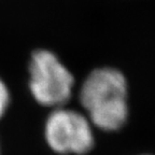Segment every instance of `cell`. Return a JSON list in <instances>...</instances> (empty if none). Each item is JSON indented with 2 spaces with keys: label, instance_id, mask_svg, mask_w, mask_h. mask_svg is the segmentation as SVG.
<instances>
[{
  "label": "cell",
  "instance_id": "cell-2",
  "mask_svg": "<svg viewBox=\"0 0 155 155\" xmlns=\"http://www.w3.org/2000/svg\"><path fill=\"white\" fill-rule=\"evenodd\" d=\"M29 73V87L40 104L61 107L70 99L74 79L54 53L46 50L35 52Z\"/></svg>",
  "mask_w": 155,
  "mask_h": 155
},
{
  "label": "cell",
  "instance_id": "cell-3",
  "mask_svg": "<svg viewBox=\"0 0 155 155\" xmlns=\"http://www.w3.org/2000/svg\"><path fill=\"white\" fill-rule=\"evenodd\" d=\"M45 140L59 154H85L94 147L90 121L73 110L56 109L46 120Z\"/></svg>",
  "mask_w": 155,
  "mask_h": 155
},
{
  "label": "cell",
  "instance_id": "cell-4",
  "mask_svg": "<svg viewBox=\"0 0 155 155\" xmlns=\"http://www.w3.org/2000/svg\"><path fill=\"white\" fill-rule=\"evenodd\" d=\"M10 102V94L7 85L0 79V119L3 116Z\"/></svg>",
  "mask_w": 155,
  "mask_h": 155
},
{
  "label": "cell",
  "instance_id": "cell-1",
  "mask_svg": "<svg viewBox=\"0 0 155 155\" xmlns=\"http://www.w3.org/2000/svg\"><path fill=\"white\" fill-rule=\"evenodd\" d=\"M80 100L90 121L102 130H117L127 121V84L119 70L92 71L82 84Z\"/></svg>",
  "mask_w": 155,
  "mask_h": 155
}]
</instances>
